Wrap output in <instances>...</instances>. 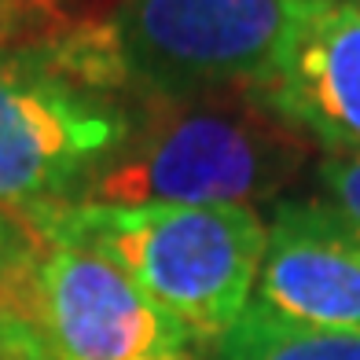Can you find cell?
<instances>
[{
    "label": "cell",
    "mask_w": 360,
    "mask_h": 360,
    "mask_svg": "<svg viewBox=\"0 0 360 360\" xmlns=\"http://www.w3.org/2000/svg\"><path fill=\"white\" fill-rule=\"evenodd\" d=\"M302 0H118L107 44L129 103L247 89L272 63Z\"/></svg>",
    "instance_id": "4"
},
{
    "label": "cell",
    "mask_w": 360,
    "mask_h": 360,
    "mask_svg": "<svg viewBox=\"0 0 360 360\" xmlns=\"http://www.w3.org/2000/svg\"><path fill=\"white\" fill-rule=\"evenodd\" d=\"M210 360H360V335L305 327L250 302L232 331L210 349Z\"/></svg>",
    "instance_id": "8"
},
{
    "label": "cell",
    "mask_w": 360,
    "mask_h": 360,
    "mask_svg": "<svg viewBox=\"0 0 360 360\" xmlns=\"http://www.w3.org/2000/svg\"><path fill=\"white\" fill-rule=\"evenodd\" d=\"M316 143L247 89L133 103L125 143L77 202L89 206H247L280 202Z\"/></svg>",
    "instance_id": "1"
},
{
    "label": "cell",
    "mask_w": 360,
    "mask_h": 360,
    "mask_svg": "<svg viewBox=\"0 0 360 360\" xmlns=\"http://www.w3.org/2000/svg\"><path fill=\"white\" fill-rule=\"evenodd\" d=\"M118 0H0V48H37L107 22Z\"/></svg>",
    "instance_id": "9"
},
{
    "label": "cell",
    "mask_w": 360,
    "mask_h": 360,
    "mask_svg": "<svg viewBox=\"0 0 360 360\" xmlns=\"http://www.w3.org/2000/svg\"><path fill=\"white\" fill-rule=\"evenodd\" d=\"M0 360H56L48 342L11 294H0Z\"/></svg>",
    "instance_id": "11"
},
{
    "label": "cell",
    "mask_w": 360,
    "mask_h": 360,
    "mask_svg": "<svg viewBox=\"0 0 360 360\" xmlns=\"http://www.w3.org/2000/svg\"><path fill=\"white\" fill-rule=\"evenodd\" d=\"M34 239L89 247L133 280L214 349L254 298L269 224L247 206H89L34 214Z\"/></svg>",
    "instance_id": "2"
},
{
    "label": "cell",
    "mask_w": 360,
    "mask_h": 360,
    "mask_svg": "<svg viewBox=\"0 0 360 360\" xmlns=\"http://www.w3.org/2000/svg\"><path fill=\"white\" fill-rule=\"evenodd\" d=\"M247 92L320 155H360V11L302 0L283 44Z\"/></svg>",
    "instance_id": "6"
},
{
    "label": "cell",
    "mask_w": 360,
    "mask_h": 360,
    "mask_svg": "<svg viewBox=\"0 0 360 360\" xmlns=\"http://www.w3.org/2000/svg\"><path fill=\"white\" fill-rule=\"evenodd\" d=\"M11 298L56 360H210L184 323L89 247L34 239Z\"/></svg>",
    "instance_id": "5"
},
{
    "label": "cell",
    "mask_w": 360,
    "mask_h": 360,
    "mask_svg": "<svg viewBox=\"0 0 360 360\" xmlns=\"http://www.w3.org/2000/svg\"><path fill=\"white\" fill-rule=\"evenodd\" d=\"M34 250V236L22 224L0 217V294L15 287V276L22 272V261Z\"/></svg>",
    "instance_id": "12"
},
{
    "label": "cell",
    "mask_w": 360,
    "mask_h": 360,
    "mask_svg": "<svg viewBox=\"0 0 360 360\" xmlns=\"http://www.w3.org/2000/svg\"><path fill=\"white\" fill-rule=\"evenodd\" d=\"M316 184L320 199L342 217L360 247V155H320Z\"/></svg>",
    "instance_id": "10"
},
{
    "label": "cell",
    "mask_w": 360,
    "mask_h": 360,
    "mask_svg": "<svg viewBox=\"0 0 360 360\" xmlns=\"http://www.w3.org/2000/svg\"><path fill=\"white\" fill-rule=\"evenodd\" d=\"M133 103L96 92L34 48H0V217L77 202L125 143Z\"/></svg>",
    "instance_id": "3"
},
{
    "label": "cell",
    "mask_w": 360,
    "mask_h": 360,
    "mask_svg": "<svg viewBox=\"0 0 360 360\" xmlns=\"http://www.w3.org/2000/svg\"><path fill=\"white\" fill-rule=\"evenodd\" d=\"M265 224L250 302L305 327L360 335V247L342 217L316 195L280 199Z\"/></svg>",
    "instance_id": "7"
},
{
    "label": "cell",
    "mask_w": 360,
    "mask_h": 360,
    "mask_svg": "<svg viewBox=\"0 0 360 360\" xmlns=\"http://www.w3.org/2000/svg\"><path fill=\"white\" fill-rule=\"evenodd\" d=\"M338 4H346V8H353V11H360V0H338Z\"/></svg>",
    "instance_id": "13"
}]
</instances>
